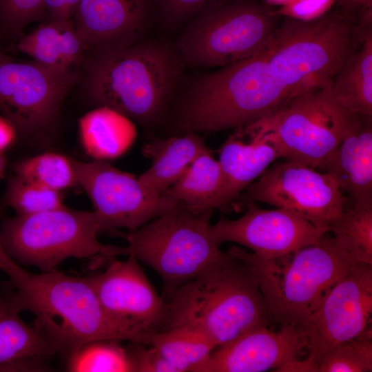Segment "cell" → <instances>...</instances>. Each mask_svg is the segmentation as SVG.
<instances>
[{"mask_svg":"<svg viewBox=\"0 0 372 372\" xmlns=\"http://www.w3.org/2000/svg\"><path fill=\"white\" fill-rule=\"evenodd\" d=\"M0 270L14 291L9 295L17 313L35 316L32 328L57 353L67 357L83 344L114 340L149 345L152 334L139 331L112 317L102 306L87 278L56 269L35 273L25 270L0 247Z\"/></svg>","mask_w":372,"mask_h":372,"instance_id":"cell-1","label":"cell"},{"mask_svg":"<svg viewBox=\"0 0 372 372\" xmlns=\"http://www.w3.org/2000/svg\"><path fill=\"white\" fill-rule=\"evenodd\" d=\"M169 298L161 331L190 328L216 347L273 320L251 267L228 251Z\"/></svg>","mask_w":372,"mask_h":372,"instance_id":"cell-2","label":"cell"},{"mask_svg":"<svg viewBox=\"0 0 372 372\" xmlns=\"http://www.w3.org/2000/svg\"><path fill=\"white\" fill-rule=\"evenodd\" d=\"M183 61L157 41H136L98 50L85 79L88 96L146 126L164 116L179 80Z\"/></svg>","mask_w":372,"mask_h":372,"instance_id":"cell-3","label":"cell"},{"mask_svg":"<svg viewBox=\"0 0 372 372\" xmlns=\"http://www.w3.org/2000/svg\"><path fill=\"white\" fill-rule=\"evenodd\" d=\"M293 97L273 76L264 48L195 80L178 107L179 124L198 134L241 128Z\"/></svg>","mask_w":372,"mask_h":372,"instance_id":"cell-4","label":"cell"},{"mask_svg":"<svg viewBox=\"0 0 372 372\" xmlns=\"http://www.w3.org/2000/svg\"><path fill=\"white\" fill-rule=\"evenodd\" d=\"M227 251L251 267L273 320L296 329L355 264L329 232L317 243L271 259L235 245Z\"/></svg>","mask_w":372,"mask_h":372,"instance_id":"cell-5","label":"cell"},{"mask_svg":"<svg viewBox=\"0 0 372 372\" xmlns=\"http://www.w3.org/2000/svg\"><path fill=\"white\" fill-rule=\"evenodd\" d=\"M359 40L358 19L340 12L309 20L285 16L265 52L273 76L296 96L329 84Z\"/></svg>","mask_w":372,"mask_h":372,"instance_id":"cell-6","label":"cell"},{"mask_svg":"<svg viewBox=\"0 0 372 372\" xmlns=\"http://www.w3.org/2000/svg\"><path fill=\"white\" fill-rule=\"evenodd\" d=\"M94 211L66 207L30 215H17L0 225V242L6 254L21 266L46 273L70 258L127 256L125 247L101 243Z\"/></svg>","mask_w":372,"mask_h":372,"instance_id":"cell-7","label":"cell"},{"mask_svg":"<svg viewBox=\"0 0 372 372\" xmlns=\"http://www.w3.org/2000/svg\"><path fill=\"white\" fill-rule=\"evenodd\" d=\"M213 212L194 213L178 207L136 230L112 233L127 242V256L159 275L169 298L225 254L211 234Z\"/></svg>","mask_w":372,"mask_h":372,"instance_id":"cell-8","label":"cell"},{"mask_svg":"<svg viewBox=\"0 0 372 372\" xmlns=\"http://www.w3.org/2000/svg\"><path fill=\"white\" fill-rule=\"evenodd\" d=\"M355 115L335 100L328 84L245 127L267 135L280 158L324 170Z\"/></svg>","mask_w":372,"mask_h":372,"instance_id":"cell-9","label":"cell"},{"mask_svg":"<svg viewBox=\"0 0 372 372\" xmlns=\"http://www.w3.org/2000/svg\"><path fill=\"white\" fill-rule=\"evenodd\" d=\"M280 14L256 2L238 1L205 11L176 42L183 63L223 67L262 50L272 39Z\"/></svg>","mask_w":372,"mask_h":372,"instance_id":"cell-10","label":"cell"},{"mask_svg":"<svg viewBox=\"0 0 372 372\" xmlns=\"http://www.w3.org/2000/svg\"><path fill=\"white\" fill-rule=\"evenodd\" d=\"M240 197L289 210L304 218L322 234L330 231L347 198L334 178L308 165L285 160L268 167Z\"/></svg>","mask_w":372,"mask_h":372,"instance_id":"cell-11","label":"cell"},{"mask_svg":"<svg viewBox=\"0 0 372 372\" xmlns=\"http://www.w3.org/2000/svg\"><path fill=\"white\" fill-rule=\"evenodd\" d=\"M76 79L71 70L18 61L0 50V109L24 136H37L52 125Z\"/></svg>","mask_w":372,"mask_h":372,"instance_id":"cell-12","label":"cell"},{"mask_svg":"<svg viewBox=\"0 0 372 372\" xmlns=\"http://www.w3.org/2000/svg\"><path fill=\"white\" fill-rule=\"evenodd\" d=\"M372 265L353 264L297 328L303 349L318 364L341 343L371 327Z\"/></svg>","mask_w":372,"mask_h":372,"instance_id":"cell-13","label":"cell"},{"mask_svg":"<svg viewBox=\"0 0 372 372\" xmlns=\"http://www.w3.org/2000/svg\"><path fill=\"white\" fill-rule=\"evenodd\" d=\"M72 161L79 185L93 203L101 231H134L180 207L165 195L151 192L138 177L105 161Z\"/></svg>","mask_w":372,"mask_h":372,"instance_id":"cell-14","label":"cell"},{"mask_svg":"<svg viewBox=\"0 0 372 372\" xmlns=\"http://www.w3.org/2000/svg\"><path fill=\"white\" fill-rule=\"evenodd\" d=\"M108 262L105 271L87 277L105 310L143 333L161 331L167 317V302L158 294L140 262L132 256Z\"/></svg>","mask_w":372,"mask_h":372,"instance_id":"cell-15","label":"cell"},{"mask_svg":"<svg viewBox=\"0 0 372 372\" xmlns=\"http://www.w3.org/2000/svg\"><path fill=\"white\" fill-rule=\"evenodd\" d=\"M246 211L236 220L220 218L211 225L215 242H231L249 249L256 256L271 259L317 243L322 236L310 222L278 208L262 209L247 201Z\"/></svg>","mask_w":372,"mask_h":372,"instance_id":"cell-16","label":"cell"},{"mask_svg":"<svg viewBox=\"0 0 372 372\" xmlns=\"http://www.w3.org/2000/svg\"><path fill=\"white\" fill-rule=\"evenodd\" d=\"M302 350L301 338L295 327L282 324L274 331L268 326H260L217 347L193 372L277 371L298 358Z\"/></svg>","mask_w":372,"mask_h":372,"instance_id":"cell-17","label":"cell"},{"mask_svg":"<svg viewBox=\"0 0 372 372\" xmlns=\"http://www.w3.org/2000/svg\"><path fill=\"white\" fill-rule=\"evenodd\" d=\"M147 12L148 0H81L74 25L87 47H121L137 41Z\"/></svg>","mask_w":372,"mask_h":372,"instance_id":"cell-18","label":"cell"},{"mask_svg":"<svg viewBox=\"0 0 372 372\" xmlns=\"http://www.w3.org/2000/svg\"><path fill=\"white\" fill-rule=\"evenodd\" d=\"M324 171L334 178L348 207L372 201V116H355Z\"/></svg>","mask_w":372,"mask_h":372,"instance_id":"cell-19","label":"cell"},{"mask_svg":"<svg viewBox=\"0 0 372 372\" xmlns=\"http://www.w3.org/2000/svg\"><path fill=\"white\" fill-rule=\"evenodd\" d=\"M239 129L249 136V141L245 140L238 128L218 149V161L224 178L223 211L231 207L242 192L280 158L277 147L267 135L246 127Z\"/></svg>","mask_w":372,"mask_h":372,"instance_id":"cell-20","label":"cell"},{"mask_svg":"<svg viewBox=\"0 0 372 372\" xmlns=\"http://www.w3.org/2000/svg\"><path fill=\"white\" fill-rule=\"evenodd\" d=\"M56 353L0 294V371H46L48 360Z\"/></svg>","mask_w":372,"mask_h":372,"instance_id":"cell-21","label":"cell"},{"mask_svg":"<svg viewBox=\"0 0 372 372\" xmlns=\"http://www.w3.org/2000/svg\"><path fill=\"white\" fill-rule=\"evenodd\" d=\"M209 151L203 138L195 132L152 138L142 149L151 165L138 178L151 192L162 195L198 156Z\"/></svg>","mask_w":372,"mask_h":372,"instance_id":"cell-22","label":"cell"},{"mask_svg":"<svg viewBox=\"0 0 372 372\" xmlns=\"http://www.w3.org/2000/svg\"><path fill=\"white\" fill-rule=\"evenodd\" d=\"M335 100L349 112L372 116V25H361L355 49L329 83Z\"/></svg>","mask_w":372,"mask_h":372,"instance_id":"cell-23","label":"cell"},{"mask_svg":"<svg viewBox=\"0 0 372 372\" xmlns=\"http://www.w3.org/2000/svg\"><path fill=\"white\" fill-rule=\"evenodd\" d=\"M17 48L43 65L69 71L87 45L71 19H50L21 39Z\"/></svg>","mask_w":372,"mask_h":372,"instance_id":"cell-24","label":"cell"},{"mask_svg":"<svg viewBox=\"0 0 372 372\" xmlns=\"http://www.w3.org/2000/svg\"><path fill=\"white\" fill-rule=\"evenodd\" d=\"M224 178L218 160L209 151L198 156L162 194L194 213L223 210Z\"/></svg>","mask_w":372,"mask_h":372,"instance_id":"cell-25","label":"cell"},{"mask_svg":"<svg viewBox=\"0 0 372 372\" xmlns=\"http://www.w3.org/2000/svg\"><path fill=\"white\" fill-rule=\"evenodd\" d=\"M83 146L96 161L116 158L125 154L136 137L129 118L107 107L99 106L83 116L79 123Z\"/></svg>","mask_w":372,"mask_h":372,"instance_id":"cell-26","label":"cell"},{"mask_svg":"<svg viewBox=\"0 0 372 372\" xmlns=\"http://www.w3.org/2000/svg\"><path fill=\"white\" fill-rule=\"evenodd\" d=\"M149 345L156 349L177 372H193L217 347L205 334L187 327L156 332Z\"/></svg>","mask_w":372,"mask_h":372,"instance_id":"cell-27","label":"cell"},{"mask_svg":"<svg viewBox=\"0 0 372 372\" xmlns=\"http://www.w3.org/2000/svg\"><path fill=\"white\" fill-rule=\"evenodd\" d=\"M329 233L353 262L372 265V201L344 207Z\"/></svg>","mask_w":372,"mask_h":372,"instance_id":"cell-28","label":"cell"},{"mask_svg":"<svg viewBox=\"0 0 372 372\" xmlns=\"http://www.w3.org/2000/svg\"><path fill=\"white\" fill-rule=\"evenodd\" d=\"M119 342L101 340L83 344L68 357V371L134 372L128 350L121 346Z\"/></svg>","mask_w":372,"mask_h":372,"instance_id":"cell-29","label":"cell"},{"mask_svg":"<svg viewBox=\"0 0 372 372\" xmlns=\"http://www.w3.org/2000/svg\"><path fill=\"white\" fill-rule=\"evenodd\" d=\"M17 176L60 191L79 185L72 158L56 153H45L21 162Z\"/></svg>","mask_w":372,"mask_h":372,"instance_id":"cell-30","label":"cell"},{"mask_svg":"<svg viewBox=\"0 0 372 372\" xmlns=\"http://www.w3.org/2000/svg\"><path fill=\"white\" fill-rule=\"evenodd\" d=\"M318 372L372 371V331L336 346L318 361Z\"/></svg>","mask_w":372,"mask_h":372,"instance_id":"cell-31","label":"cell"},{"mask_svg":"<svg viewBox=\"0 0 372 372\" xmlns=\"http://www.w3.org/2000/svg\"><path fill=\"white\" fill-rule=\"evenodd\" d=\"M6 203L17 215H30L65 207L61 192L18 176L8 183Z\"/></svg>","mask_w":372,"mask_h":372,"instance_id":"cell-32","label":"cell"},{"mask_svg":"<svg viewBox=\"0 0 372 372\" xmlns=\"http://www.w3.org/2000/svg\"><path fill=\"white\" fill-rule=\"evenodd\" d=\"M43 11V0H0V28L15 35Z\"/></svg>","mask_w":372,"mask_h":372,"instance_id":"cell-33","label":"cell"},{"mask_svg":"<svg viewBox=\"0 0 372 372\" xmlns=\"http://www.w3.org/2000/svg\"><path fill=\"white\" fill-rule=\"evenodd\" d=\"M133 344L127 350L134 372H177L176 368L154 347Z\"/></svg>","mask_w":372,"mask_h":372,"instance_id":"cell-34","label":"cell"},{"mask_svg":"<svg viewBox=\"0 0 372 372\" xmlns=\"http://www.w3.org/2000/svg\"><path fill=\"white\" fill-rule=\"evenodd\" d=\"M169 21H176L213 6L218 0H158Z\"/></svg>","mask_w":372,"mask_h":372,"instance_id":"cell-35","label":"cell"},{"mask_svg":"<svg viewBox=\"0 0 372 372\" xmlns=\"http://www.w3.org/2000/svg\"><path fill=\"white\" fill-rule=\"evenodd\" d=\"M334 1L335 0H293L285 5L279 14L309 20L326 13Z\"/></svg>","mask_w":372,"mask_h":372,"instance_id":"cell-36","label":"cell"},{"mask_svg":"<svg viewBox=\"0 0 372 372\" xmlns=\"http://www.w3.org/2000/svg\"><path fill=\"white\" fill-rule=\"evenodd\" d=\"M81 0H43V10L51 19H71Z\"/></svg>","mask_w":372,"mask_h":372,"instance_id":"cell-37","label":"cell"},{"mask_svg":"<svg viewBox=\"0 0 372 372\" xmlns=\"http://www.w3.org/2000/svg\"><path fill=\"white\" fill-rule=\"evenodd\" d=\"M277 371L281 372H318L317 363L310 357L304 359L296 358L280 367Z\"/></svg>","mask_w":372,"mask_h":372,"instance_id":"cell-38","label":"cell"},{"mask_svg":"<svg viewBox=\"0 0 372 372\" xmlns=\"http://www.w3.org/2000/svg\"><path fill=\"white\" fill-rule=\"evenodd\" d=\"M15 132V127L7 118L0 117V152L13 142Z\"/></svg>","mask_w":372,"mask_h":372,"instance_id":"cell-39","label":"cell"},{"mask_svg":"<svg viewBox=\"0 0 372 372\" xmlns=\"http://www.w3.org/2000/svg\"><path fill=\"white\" fill-rule=\"evenodd\" d=\"M340 12L349 17L357 19L360 11L359 0H335Z\"/></svg>","mask_w":372,"mask_h":372,"instance_id":"cell-40","label":"cell"},{"mask_svg":"<svg viewBox=\"0 0 372 372\" xmlns=\"http://www.w3.org/2000/svg\"><path fill=\"white\" fill-rule=\"evenodd\" d=\"M360 11L372 10V0H359Z\"/></svg>","mask_w":372,"mask_h":372,"instance_id":"cell-41","label":"cell"},{"mask_svg":"<svg viewBox=\"0 0 372 372\" xmlns=\"http://www.w3.org/2000/svg\"><path fill=\"white\" fill-rule=\"evenodd\" d=\"M269 3H285V5L288 4L293 0H267Z\"/></svg>","mask_w":372,"mask_h":372,"instance_id":"cell-42","label":"cell"},{"mask_svg":"<svg viewBox=\"0 0 372 372\" xmlns=\"http://www.w3.org/2000/svg\"><path fill=\"white\" fill-rule=\"evenodd\" d=\"M3 206L0 205V222L2 218V215H3ZM0 245H1V242H0Z\"/></svg>","mask_w":372,"mask_h":372,"instance_id":"cell-43","label":"cell"},{"mask_svg":"<svg viewBox=\"0 0 372 372\" xmlns=\"http://www.w3.org/2000/svg\"><path fill=\"white\" fill-rule=\"evenodd\" d=\"M2 166H3V163H2V160H1V156H0V174H1V169H2Z\"/></svg>","mask_w":372,"mask_h":372,"instance_id":"cell-44","label":"cell"}]
</instances>
